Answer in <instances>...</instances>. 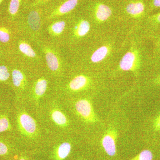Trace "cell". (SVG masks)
<instances>
[{
  "mask_svg": "<svg viewBox=\"0 0 160 160\" xmlns=\"http://www.w3.org/2000/svg\"><path fill=\"white\" fill-rule=\"evenodd\" d=\"M17 122L21 133L27 138H34L38 133L37 123L35 120L25 111L18 112Z\"/></svg>",
  "mask_w": 160,
  "mask_h": 160,
  "instance_id": "6da1fadb",
  "label": "cell"
},
{
  "mask_svg": "<svg viewBox=\"0 0 160 160\" xmlns=\"http://www.w3.org/2000/svg\"><path fill=\"white\" fill-rule=\"evenodd\" d=\"M75 109L78 116L87 123H94L98 122L91 101L87 98L78 100L75 104Z\"/></svg>",
  "mask_w": 160,
  "mask_h": 160,
  "instance_id": "7a4b0ae2",
  "label": "cell"
},
{
  "mask_svg": "<svg viewBox=\"0 0 160 160\" xmlns=\"http://www.w3.org/2000/svg\"><path fill=\"white\" fill-rule=\"evenodd\" d=\"M141 59L139 52L132 48L124 55L119 63L120 69L123 71L136 72L140 67Z\"/></svg>",
  "mask_w": 160,
  "mask_h": 160,
  "instance_id": "3957f363",
  "label": "cell"
},
{
  "mask_svg": "<svg viewBox=\"0 0 160 160\" xmlns=\"http://www.w3.org/2000/svg\"><path fill=\"white\" fill-rule=\"evenodd\" d=\"M43 52L49 70L53 73H59L62 66L59 55L52 47L47 46H44Z\"/></svg>",
  "mask_w": 160,
  "mask_h": 160,
  "instance_id": "277c9868",
  "label": "cell"
},
{
  "mask_svg": "<svg viewBox=\"0 0 160 160\" xmlns=\"http://www.w3.org/2000/svg\"><path fill=\"white\" fill-rule=\"evenodd\" d=\"M118 136L117 130L111 126L106 130L102 138V146L106 153L110 156H113L116 152V143Z\"/></svg>",
  "mask_w": 160,
  "mask_h": 160,
  "instance_id": "5b68a950",
  "label": "cell"
},
{
  "mask_svg": "<svg viewBox=\"0 0 160 160\" xmlns=\"http://www.w3.org/2000/svg\"><path fill=\"white\" fill-rule=\"evenodd\" d=\"M91 84L92 80L89 77L85 75H79L69 82L67 89L72 92H78L89 88Z\"/></svg>",
  "mask_w": 160,
  "mask_h": 160,
  "instance_id": "8992f818",
  "label": "cell"
},
{
  "mask_svg": "<svg viewBox=\"0 0 160 160\" xmlns=\"http://www.w3.org/2000/svg\"><path fill=\"white\" fill-rule=\"evenodd\" d=\"M78 2L79 0H67L52 12L46 18L50 20L69 13L76 7Z\"/></svg>",
  "mask_w": 160,
  "mask_h": 160,
  "instance_id": "52a82bcc",
  "label": "cell"
},
{
  "mask_svg": "<svg viewBox=\"0 0 160 160\" xmlns=\"http://www.w3.org/2000/svg\"><path fill=\"white\" fill-rule=\"evenodd\" d=\"M112 14V10L107 5L97 3L94 9L95 19L99 23H102L109 19Z\"/></svg>",
  "mask_w": 160,
  "mask_h": 160,
  "instance_id": "ba28073f",
  "label": "cell"
},
{
  "mask_svg": "<svg viewBox=\"0 0 160 160\" xmlns=\"http://www.w3.org/2000/svg\"><path fill=\"white\" fill-rule=\"evenodd\" d=\"M145 9V4L141 1L130 2L126 5V11L127 14L134 18L142 16L144 13Z\"/></svg>",
  "mask_w": 160,
  "mask_h": 160,
  "instance_id": "9c48e42d",
  "label": "cell"
},
{
  "mask_svg": "<svg viewBox=\"0 0 160 160\" xmlns=\"http://www.w3.org/2000/svg\"><path fill=\"white\" fill-rule=\"evenodd\" d=\"M27 24L32 32L38 33L42 27L41 14L39 12L32 10L29 12L27 17Z\"/></svg>",
  "mask_w": 160,
  "mask_h": 160,
  "instance_id": "30bf717a",
  "label": "cell"
},
{
  "mask_svg": "<svg viewBox=\"0 0 160 160\" xmlns=\"http://www.w3.org/2000/svg\"><path fill=\"white\" fill-rule=\"evenodd\" d=\"M90 29V24L87 20H80L73 27L72 36L75 38H81L88 34Z\"/></svg>",
  "mask_w": 160,
  "mask_h": 160,
  "instance_id": "8fae6325",
  "label": "cell"
},
{
  "mask_svg": "<svg viewBox=\"0 0 160 160\" xmlns=\"http://www.w3.org/2000/svg\"><path fill=\"white\" fill-rule=\"evenodd\" d=\"M51 120L55 125L60 128H65L69 126V122L66 115L58 108H54L50 112Z\"/></svg>",
  "mask_w": 160,
  "mask_h": 160,
  "instance_id": "7c38bea8",
  "label": "cell"
},
{
  "mask_svg": "<svg viewBox=\"0 0 160 160\" xmlns=\"http://www.w3.org/2000/svg\"><path fill=\"white\" fill-rule=\"evenodd\" d=\"M48 88V81L42 77L36 80L33 87V95L36 100H39L46 93Z\"/></svg>",
  "mask_w": 160,
  "mask_h": 160,
  "instance_id": "4fadbf2b",
  "label": "cell"
},
{
  "mask_svg": "<svg viewBox=\"0 0 160 160\" xmlns=\"http://www.w3.org/2000/svg\"><path fill=\"white\" fill-rule=\"evenodd\" d=\"M66 25V22L63 20L55 21L48 26L47 30L49 34L52 37H58L65 31Z\"/></svg>",
  "mask_w": 160,
  "mask_h": 160,
  "instance_id": "5bb4252c",
  "label": "cell"
},
{
  "mask_svg": "<svg viewBox=\"0 0 160 160\" xmlns=\"http://www.w3.org/2000/svg\"><path fill=\"white\" fill-rule=\"evenodd\" d=\"M12 82L15 87L24 89L27 84V80L24 73L19 69H14L12 72Z\"/></svg>",
  "mask_w": 160,
  "mask_h": 160,
  "instance_id": "9a60e30c",
  "label": "cell"
},
{
  "mask_svg": "<svg viewBox=\"0 0 160 160\" xmlns=\"http://www.w3.org/2000/svg\"><path fill=\"white\" fill-rule=\"evenodd\" d=\"M109 46H104L98 48L92 54L90 60L92 63H97L102 62L107 57L110 52Z\"/></svg>",
  "mask_w": 160,
  "mask_h": 160,
  "instance_id": "2e32d148",
  "label": "cell"
},
{
  "mask_svg": "<svg viewBox=\"0 0 160 160\" xmlns=\"http://www.w3.org/2000/svg\"><path fill=\"white\" fill-rule=\"evenodd\" d=\"M19 49L24 56L30 58H35L37 57L36 52L32 49L29 43L25 41H21L18 44Z\"/></svg>",
  "mask_w": 160,
  "mask_h": 160,
  "instance_id": "e0dca14e",
  "label": "cell"
},
{
  "mask_svg": "<svg viewBox=\"0 0 160 160\" xmlns=\"http://www.w3.org/2000/svg\"><path fill=\"white\" fill-rule=\"evenodd\" d=\"M71 150V145L68 142L60 144L56 152L58 160H63L68 156Z\"/></svg>",
  "mask_w": 160,
  "mask_h": 160,
  "instance_id": "ac0fdd59",
  "label": "cell"
},
{
  "mask_svg": "<svg viewBox=\"0 0 160 160\" xmlns=\"http://www.w3.org/2000/svg\"><path fill=\"white\" fill-rule=\"evenodd\" d=\"M12 126L10 121L6 116H0V133L3 132L10 131Z\"/></svg>",
  "mask_w": 160,
  "mask_h": 160,
  "instance_id": "d6986e66",
  "label": "cell"
},
{
  "mask_svg": "<svg viewBox=\"0 0 160 160\" xmlns=\"http://www.w3.org/2000/svg\"><path fill=\"white\" fill-rule=\"evenodd\" d=\"M22 0H11L9 6V12L11 15L14 16L17 14Z\"/></svg>",
  "mask_w": 160,
  "mask_h": 160,
  "instance_id": "ffe728a7",
  "label": "cell"
},
{
  "mask_svg": "<svg viewBox=\"0 0 160 160\" xmlns=\"http://www.w3.org/2000/svg\"><path fill=\"white\" fill-rule=\"evenodd\" d=\"M153 154L150 150L145 149L132 160H152Z\"/></svg>",
  "mask_w": 160,
  "mask_h": 160,
  "instance_id": "44dd1931",
  "label": "cell"
},
{
  "mask_svg": "<svg viewBox=\"0 0 160 160\" xmlns=\"http://www.w3.org/2000/svg\"><path fill=\"white\" fill-rule=\"evenodd\" d=\"M10 38V32L8 29L5 27L0 28V42L7 43Z\"/></svg>",
  "mask_w": 160,
  "mask_h": 160,
  "instance_id": "7402d4cb",
  "label": "cell"
},
{
  "mask_svg": "<svg viewBox=\"0 0 160 160\" xmlns=\"http://www.w3.org/2000/svg\"><path fill=\"white\" fill-rule=\"evenodd\" d=\"M10 77L8 68L5 66H0V82H6Z\"/></svg>",
  "mask_w": 160,
  "mask_h": 160,
  "instance_id": "603a6c76",
  "label": "cell"
},
{
  "mask_svg": "<svg viewBox=\"0 0 160 160\" xmlns=\"http://www.w3.org/2000/svg\"><path fill=\"white\" fill-rule=\"evenodd\" d=\"M8 152V148L5 143L0 142V155H4Z\"/></svg>",
  "mask_w": 160,
  "mask_h": 160,
  "instance_id": "cb8c5ba5",
  "label": "cell"
},
{
  "mask_svg": "<svg viewBox=\"0 0 160 160\" xmlns=\"http://www.w3.org/2000/svg\"><path fill=\"white\" fill-rule=\"evenodd\" d=\"M153 128L155 131H158L160 130V113L154 120Z\"/></svg>",
  "mask_w": 160,
  "mask_h": 160,
  "instance_id": "d4e9b609",
  "label": "cell"
},
{
  "mask_svg": "<svg viewBox=\"0 0 160 160\" xmlns=\"http://www.w3.org/2000/svg\"><path fill=\"white\" fill-rule=\"evenodd\" d=\"M49 1V0H34L32 6V7L42 6V5L46 4Z\"/></svg>",
  "mask_w": 160,
  "mask_h": 160,
  "instance_id": "484cf974",
  "label": "cell"
},
{
  "mask_svg": "<svg viewBox=\"0 0 160 160\" xmlns=\"http://www.w3.org/2000/svg\"><path fill=\"white\" fill-rule=\"evenodd\" d=\"M150 18L152 22L160 24V12L152 15L150 17Z\"/></svg>",
  "mask_w": 160,
  "mask_h": 160,
  "instance_id": "4316f807",
  "label": "cell"
},
{
  "mask_svg": "<svg viewBox=\"0 0 160 160\" xmlns=\"http://www.w3.org/2000/svg\"><path fill=\"white\" fill-rule=\"evenodd\" d=\"M152 6L154 8H160V0H153Z\"/></svg>",
  "mask_w": 160,
  "mask_h": 160,
  "instance_id": "83f0119b",
  "label": "cell"
},
{
  "mask_svg": "<svg viewBox=\"0 0 160 160\" xmlns=\"http://www.w3.org/2000/svg\"><path fill=\"white\" fill-rule=\"evenodd\" d=\"M18 160H26L25 158H20Z\"/></svg>",
  "mask_w": 160,
  "mask_h": 160,
  "instance_id": "f1b7e54d",
  "label": "cell"
},
{
  "mask_svg": "<svg viewBox=\"0 0 160 160\" xmlns=\"http://www.w3.org/2000/svg\"><path fill=\"white\" fill-rule=\"evenodd\" d=\"M3 1H4V0H0V4H1V3Z\"/></svg>",
  "mask_w": 160,
  "mask_h": 160,
  "instance_id": "f546056e",
  "label": "cell"
},
{
  "mask_svg": "<svg viewBox=\"0 0 160 160\" xmlns=\"http://www.w3.org/2000/svg\"><path fill=\"white\" fill-rule=\"evenodd\" d=\"M159 82L160 83V76L159 78Z\"/></svg>",
  "mask_w": 160,
  "mask_h": 160,
  "instance_id": "4dcf8cb0",
  "label": "cell"
},
{
  "mask_svg": "<svg viewBox=\"0 0 160 160\" xmlns=\"http://www.w3.org/2000/svg\"></svg>",
  "mask_w": 160,
  "mask_h": 160,
  "instance_id": "1f68e13d",
  "label": "cell"
}]
</instances>
